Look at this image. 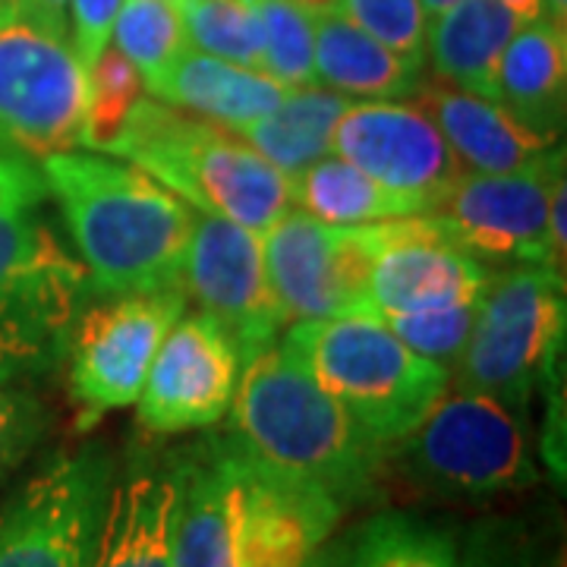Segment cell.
Masks as SVG:
<instances>
[{"label":"cell","mask_w":567,"mask_h":567,"mask_svg":"<svg viewBox=\"0 0 567 567\" xmlns=\"http://www.w3.org/2000/svg\"><path fill=\"white\" fill-rule=\"evenodd\" d=\"M66 7H70V0H20L17 3V10H20L22 17L39 22L41 29H48L54 35L70 39L66 35Z\"/></svg>","instance_id":"8d00e7d4"},{"label":"cell","mask_w":567,"mask_h":567,"mask_svg":"<svg viewBox=\"0 0 567 567\" xmlns=\"http://www.w3.org/2000/svg\"><path fill=\"white\" fill-rule=\"evenodd\" d=\"M543 17H546V20L561 22V25H565L567 0H543Z\"/></svg>","instance_id":"f35d334b"},{"label":"cell","mask_w":567,"mask_h":567,"mask_svg":"<svg viewBox=\"0 0 567 567\" xmlns=\"http://www.w3.org/2000/svg\"><path fill=\"white\" fill-rule=\"evenodd\" d=\"M114 48L140 70L142 85L189 48L177 0H123L111 32Z\"/></svg>","instance_id":"83f0119b"},{"label":"cell","mask_w":567,"mask_h":567,"mask_svg":"<svg viewBox=\"0 0 567 567\" xmlns=\"http://www.w3.org/2000/svg\"><path fill=\"white\" fill-rule=\"evenodd\" d=\"M114 461L99 445L58 454L0 511V567H85Z\"/></svg>","instance_id":"7c38bea8"},{"label":"cell","mask_w":567,"mask_h":567,"mask_svg":"<svg viewBox=\"0 0 567 567\" xmlns=\"http://www.w3.org/2000/svg\"><path fill=\"white\" fill-rule=\"evenodd\" d=\"M524 22L505 0H457L429 20L425 58L435 80L495 99V76L507 41Z\"/></svg>","instance_id":"7402d4cb"},{"label":"cell","mask_w":567,"mask_h":567,"mask_svg":"<svg viewBox=\"0 0 567 567\" xmlns=\"http://www.w3.org/2000/svg\"><path fill=\"white\" fill-rule=\"evenodd\" d=\"M391 454L423 492L451 502H488L539 480L520 410L466 388H447Z\"/></svg>","instance_id":"ba28073f"},{"label":"cell","mask_w":567,"mask_h":567,"mask_svg":"<svg viewBox=\"0 0 567 567\" xmlns=\"http://www.w3.org/2000/svg\"><path fill=\"white\" fill-rule=\"evenodd\" d=\"M145 89L162 102L224 123L230 130L259 121L293 92L290 85L262 70L218 61L196 48H186L164 73L145 82Z\"/></svg>","instance_id":"ffe728a7"},{"label":"cell","mask_w":567,"mask_h":567,"mask_svg":"<svg viewBox=\"0 0 567 567\" xmlns=\"http://www.w3.org/2000/svg\"><path fill=\"white\" fill-rule=\"evenodd\" d=\"M20 0H0V10H17Z\"/></svg>","instance_id":"7bdbcfd3"},{"label":"cell","mask_w":567,"mask_h":567,"mask_svg":"<svg viewBox=\"0 0 567 567\" xmlns=\"http://www.w3.org/2000/svg\"><path fill=\"white\" fill-rule=\"evenodd\" d=\"M561 174L565 158L524 174L464 171L429 215L483 265H548L561 271L548 244V203Z\"/></svg>","instance_id":"5bb4252c"},{"label":"cell","mask_w":567,"mask_h":567,"mask_svg":"<svg viewBox=\"0 0 567 567\" xmlns=\"http://www.w3.org/2000/svg\"><path fill=\"white\" fill-rule=\"evenodd\" d=\"M565 328V271L548 265L492 271L464 357L451 369L454 388L483 391L524 413L561 369Z\"/></svg>","instance_id":"52a82bcc"},{"label":"cell","mask_w":567,"mask_h":567,"mask_svg":"<svg viewBox=\"0 0 567 567\" xmlns=\"http://www.w3.org/2000/svg\"><path fill=\"white\" fill-rule=\"evenodd\" d=\"M505 3L520 17V22L539 20L543 17V0H505Z\"/></svg>","instance_id":"74e56055"},{"label":"cell","mask_w":567,"mask_h":567,"mask_svg":"<svg viewBox=\"0 0 567 567\" xmlns=\"http://www.w3.org/2000/svg\"><path fill=\"white\" fill-rule=\"evenodd\" d=\"M565 174L555 181L551 186V203H548V244H551V256H555V265L565 271V246H567V234H565Z\"/></svg>","instance_id":"d590c367"},{"label":"cell","mask_w":567,"mask_h":567,"mask_svg":"<svg viewBox=\"0 0 567 567\" xmlns=\"http://www.w3.org/2000/svg\"><path fill=\"white\" fill-rule=\"evenodd\" d=\"M181 480L183 451L142 454L123 470L114 466L85 567H177L174 520Z\"/></svg>","instance_id":"ac0fdd59"},{"label":"cell","mask_w":567,"mask_h":567,"mask_svg":"<svg viewBox=\"0 0 567 567\" xmlns=\"http://www.w3.org/2000/svg\"><path fill=\"white\" fill-rule=\"evenodd\" d=\"M237 379L240 360L221 324L205 312L181 316L145 375L136 423L145 435L212 429L227 416Z\"/></svg>","instance_id":"9a60e30c"},{"label":"cell","mask_w":567,"mask_h":567,"mask_svg":"<svg viewBox=\"0 0 567 567\" xmlns=\"http://www.w3.org/2000/svg\"><path fill=\"white\" fill-rule=\"evenodd\" d=\"M457 546L410 514H379L338 551V567H457Z\"/></svg>","instance_id":"484cf974"},{"label":"cell","mask_w":567,"mask_h":567,"mask_svg":"<svg viewBox=\"0 0 567 567\" xmlns=\"http://www.w3.org/2000/svg\"><path fill=\"white\" fill-rule=\"evenodd\" d=\"M476 306H480V300L447 306V309H432V312H394V316H379V319L410 350H416L420 357L432 360V363L445 365L451 372L457 360L464 357V347L470 341V331H473V319H476Z\"/></svg>","instance_id":"1f68e13d"},{"label":"cell","mask_w":567,"mask_h":567,"mask_svg":"<svg viewBox=\"0 0 567 567\" xmlns=\"http://www.w3.org/2000/svg\"><path fill=\"white\" fill-rule=\"evenodd\" d=\"M183 290L221 324L240 365L275 347L287 328L265 271L262 234L240 224L196 215L183 262Z\"/></svg>","instance_id":"4fadbf2b"},{"label":"cell","mask_w":567,"mask_h":567,"mask_svg":"<svg viewBox=\"0 0 567 567\" xmlns=\"http://www.w3.org/2000/svg\"><path fill=\"white\" fill-rule=\"evenodd\" d=\"M344 507L322 488L252 461L227 435L183 451L177 567H306Z\"/></svg>","instance_id":"6da1fadb"},{"label":"cell","mask_w":567,"mask_h":567,"mask_svg":"<svg viewBox=\"0 0 567 567\" xmlns=\"http://www.w3.org/2000/svg\"><path fill=\"white\" fill-rule=\"evenodd\" d=\"M265 32V73L290 89L316 85V10L300 0H249Z\"/></svg>","instance_id":"f1b7e54d"},{"label":"cell","mask_w":567,"mask_h":567,"mask_svg":"<svg viewBox=\"0 0 567 567\" xmlns=\"http://www.w3.org/2000/svg\"><path fill=\"white\" fill-rule=\"evenodd\" d=\"M567 95V29L546 17L524 22L507 41L495 102L507 107L527 130L561 140Z\"/></svg>","instance_id":"44dd1931"},{"label":"cell","mask_w":567,"mask_h":567,"mask_svg":"<svg viewBox=\"0 0 567 567\" xmlns=\"http://www.w3.org/2000/svg\"><path fill=\"white\" fill-rule=\"evenodd\" d=\"M123 0H70L66 7V35L82 66L89 70L95 58L111 44L114 20Z\"/></svg>","instance_id":"836d02e7"},{"label":"cell","mask_w":567,"mask_h":567,"mask_svg":"<svg viewBox=\"0 0 567 567\" xmlns=\"http://www.w3.org/2000/svg\"><path fill=\"white\" fill-rule=\"evenodd\" d=\"M416 99L464 171L524 174L565 158L561 140H546L527 130L495 99L464 92L442 80L423 82Z\"/></svg>","instance_id":"d6986e66"},{"label":"cell","mask_w":567,"mask_h":567,"mask_svg":"<svg viewBox=\"0 0 567 567\" xmlns=\"http://www.w3.org/2000/svg\"><path fill=\"white\" fill-rule=\"evenodd\" d=\"M89 76L70 39L0 10V152L41 164L82 145Z\"/></svg>","instance_id":"9c48e42d"},{"label":"cell","mask_w":567,"mask_h":567,"mask_svg":"<svg viewBox=\"0 0 567 567\" xmlns=\"http://www.w3.org/2000/svg\"><path fill=\"white\" fill-rule=\"evenodd\" d=\"M423 3V10H425V17L432 20V17H439L442 10H447L451 3H457V0H420Z\"/></svg>","instance_id":"ab89813d"},{"label":"cell","mask_w":567,"mask_h":567,"mask_svg":"<svg viewBox=\"0 0 567 567\" xmlns=\"http://www.w3.org/2000/svg\"><path fill=\"white\" fill-rule=\"evenodd\" d=\"M92 297L183 287L196 212L142 167L104 152H58L39 164Z\"/></svg>","instance_id":"7a4b0ae2"},{"label":"cell","mask_w":567,"mask_h":567,"mask_svg":"<svg viewBox=\"0 0 567 567\" xmlns=\"http://www.w3.org/2000/svg\"><path fill=\"white\" fill-rule=\"evenodd\" d=\"M312 70L316 85L341 92L347 99H410L423 85L425 66L404 61L338 10L322 7L316 10Z\"/></svg>","instance_id":"603a6c76"},{"label":"cell","mask_w":567,"mask_h":567,"mask_svg":"<svg viewBox=\"0 0 567 567\" xmlns=\"http://www.w3.org/2000/svg\"><path fill=\"white\" fill-rule=\"evenodd\" d=\"M186 300L183 287L126 293L76 316L61 363H66V391L82 413V425L140 401L152 360L183 316Z\"/></svg>","instance_id":"30bf717a"},{"label":"cell","mask_w":567,"mask_h":567,"mask_svg":"<svg viewBox=\"0 0 567 567\" xmlns=\"http://www.w3.org/2000/svg\"><path fill=\"white\" fill-rule=\"evenodd\" d=\"M300 3H306V7H312V10H322V7H328L331 0H300Z\"/></svg>","instance_id":"b9f144b4"},{"label":"cell","mask_w":567,"mask_h":567,"mask_svg":"<svg viewBox=\"0 0 567 567\" xmlns=\"http://www.w3.org/2000/svg\"><path fill=\"white\" fill-rule=\"evenodd\" d=\"M293 208L324 224H375L391 218L425 215L432 199L416 193H401L365 177L338 155H324L290 181Z\"/></svg>","instance_id":"cb8c5ba5"},{"label":"cell","mask_w":567,"mask_h":567,"mask_svg":"<svg viewBox=\"0 0 567 567\" xmlns=\"http://www.w3.org/2000/svg\"><path fill=\"white\" fill-rule=\"evenodd\" d=\"M189 48L265 73V32L249 0H177Z\"/></svg>","instance_id":"4316f807"},{"label":"cell","mask_w":567,"mask_h":567,"mask_svg":"<svg viewBox=\"0 0 567 567\" xmlns=\"http://www.w3.org/2000/svg\"><path fill=\"white\" fill-rule=\"evenodd\" d=\"M44 432L41 404L17 388L0 385V476L20 464Z\"/></svg>","instance_id":"d6a6232c"},{"label":"cell","mask_w":567,"mask_h":567,"mask_svg":"<svg viewBox=\"0 0 567 567\" xmlns=\"http://www.w3.org/2000/svg\"><path fill=\"white\" fill-rule=\"evenodd\" d=\"M492 268L466 252L429 212L379 221L369 268L372 316L432 312L480 300Z\"/></svg>","instance_id":"2e32d148"},{"label":"cell","mask_w":567,"mask_h":567,"mask_svg":"<svg viewBox=\"0 0 567 567\" xmlns=\"http://www.w3.org/2000/svg\"><path fill=\"white\" fill-rule=\"evenodd\" d=\"M227 439L268 470L322 488L350 507L379 488L391 451L281 347L240 365Z\"/></svg>","instance_id":"3957f363"},{"label":"cell","mask_w":567,"mask_h":567,"mask_svg":"<svg viewBox=\"0 0 567 567\" xmlns=\"http://www.w3.org/2000/svg\"><path fill=\"white\" fill-rule=\"evenodd\" d=\"M347 104L350 99L341 92H331L324 85H303L293 89L275 111L246 123L237 133L287 181H293L309 164L331 155V136Z\"/></svg>","instance_id":"d4e9b609"},{"label":"cell","mask_w":567,"mask_h":567,"mask_svg":"<svg viewBox=\"0 0 567 567\" xmlns=\"http://www.w3.org/2000/svg\"><path fill=\"white\" fill-rule=\"evenodd\" d=\"M48 203L39 167L0 152V385L61 363L70 328L92 297Z\"/></svg>","instance_id":"277c9868"},{"label":"cell","mask_w":567,"mask_h":567,"mask_svg":"<svg viewBox=\"0 0 567 567\" xmlns=\"http://www.w3.org/2000/svg\"><path fill=\"white\" fill-rule=\"evenodd\" d=\"M457 567H561L558 561H543L536 555H529L527 548L505 546V539L483 543V546H470L464 561Z\"/></svg>","instance_id":"e575fe53"},{"label":"cell","mask_w":567,"mask_h":567,"mask_svg":"<svg viewBox=\"0 0 567 567\" xmlns=\"http://www.w3.org/2000/svg\"><path fill=\"white\" fill-rule=\"evenodd\" d=\"M104 155L142 167L189 208L256 234L293 208L290 181L237 130L162 99H140Z\"/></svg>","instance_id":"5b68a950"},{"label":"cell","mask_w":567,"mask_h":567,"mask_svg":"<svg viewBox=\"0 0 567 567\" xmlns=\"http://www.w3.org/2000/svg\"><path fill=\"white\" fill-rule=\"evenodd\" d=\"M281 350L388 451L406 439L451 388L445 365L420 357L379 316L303 319Z\"/></svg>","instance_id":"8992f818"},{"label":"cell","mask_w":567,"mask_h":567,"mask_svg":"<svg viewBox=\"0 0 567 567\" xmlns=\"http://www.w3.org/2000/svg\"><path fill=\"white\" fill-rule=\"evenodd\" d=\"M306 567H338V551H319Z\"/></svg>","instance_id":"60d3db41"},{"label":"cell","mask_w":567,"mask_h":567,"mask_svg":"<svg viewBox=\"0 0 567 567\" xmlns=\"http://www.w3.org/2000/svg\"><path fill=\"white\" fill-rule=\"evenodd\" d=\"M379 244L375 224H324L303 208H287L262 230L265 271L284 319L372 316L369 268Z\"/></svg>","instance_id":"8fae6325"},{"label":"cell","mask_w":567,"mask_h":567,"mask_svg":"<svg viewBox=\"0 0 567 567\" xmlns=\"http://www.w3.org/2000/svg\"><path fill=\"white\" fill-rule=\"evenodd\" d=\"M328 7L404 61L425 66L429 17L420 0H331Z\"/></svg>","instance_id":"4dcf8cb0"},{"label":"cell","mask_w":567,"mask_h":567,"mask_svg":"<svg viewBox=\"0 0 567 567\" xmlns=\"http://www.w3.org/2000/svg\"><path fill=\"white\" fill-rule=\"evenodd\" d=\"M331 152L382 186L435 199L464 174L435 121L404 99L350 102L331 136Z\"/></svg>","instance_id":"e0dca14e"},{"label":"cell","mask_w":567,"mask_h":567,"mask_svg":"<svg viewBox=\"0 0 567 567\" xmlns=\"http://www.w3.org/2000/svg\"><path fill=\"white\" fill-rule=\"evenodd\" d=\"M89 76V99H85V126H82V145L89 152H104L130 111L142 99V76L133 63L123 58L114 44H107L95 63L85 70Z\"/></svg>","instance_id":"f546056e"}]
</instances>
